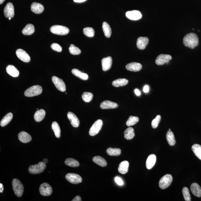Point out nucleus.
I'll use <instances>...</instances> for the list:
<instances>
[{
	"label": "nucleus",
	"mask_w": 201,
	"mask_h": 201,
	"mask_svg": "<svg viewBox=\"0 0 201 201\" xmlns=\"http://www.w3.org/2000/svg\"><path fill=\"white\" fill-rule=\"evenodd\" d=\"M183 44L186 47L193 49L198 45V37L195 33L188 34L184 38Z\"/></svg>",
	"instance_id": "nucleus-1"
},
{
	"label": "nucleus",
	"mask_w": 201,
	"mask_h": 201,
	"mask_svg": "<svg viewBox=\"0 0 201 201\" xmlns=\"http://www.w3.org/2000/svg\"><path fill=\"white\" fill-rule=\"evenodd\" d=\"M12 187L14 193L18 197H21L23 195L24 187L23 184L18 179H14L12 182Z\"/></svg>",
	"instance_id": "nucleus-2"
},
{
	"label": "nucleus",
	"mask_w": 201,
	"mask_h": 201,
	"mask_svg": "<svg viewBox=\"0 0 201 201\" xmlns=\"http://www.w3.org/2000/svg\"><path fill=\"white\" fill-rule=\"evenodd\" d=\"M42 88L41 86L36 85L28 88L24 92L25 96L27 97H33L38 96L42 93Z\"/></svg>",
	"instance_id": "nucleus-3"
},
{
	"label": "nucleus",
	"mask_w": 201,
	"mask_h": 201,
	"mask_svg": "<svg viewBox=\"0 0 201 201\" xmlns=\"http://www.w3.org/2000/svg\"><path fill=\"white\" fill-rule=\"evenodd\" d=\"M46 167L45 164L43 162H39L38 164L30 166L28 171L31 174H35L42 173Z\"/></svg>",
	"instance_id": "nucleus-4"
},
{
	"label": "nucleus",
	"mask_w": 201,
	"mask_h": 201,
	"mask_svg": "<svg viewBox=\"0 0 201 201\" xmlns=\"http://www.w3.org/2000/svg\"><path fill=\"white\" fill-rule=\"evenodd\" d=\"M50 31L52 33L59 35H66L69 33V28L66 27L54 25L50 28Z\"/></svg>",
	"instance_id": "nucleus-5"
},
{
	"label": "nucleus",
	"mask_w": 201,
	"mask_h": 201,
	"mask_svg": "<svg viewBox=\"0 0 201 201\" xmlns=\"http://www.w3.org/2000/svg\"><path fill=\"white\" fill-rule=\"evenodd\" d=\"M173 181V177L171 175L166 174L160 179L159 185V187L162 189L167 188L171 184Z\"/></svg>",
	"instance_id": "nucleus-6"
},
{
	"label": "nucleus",
	"mask_w": 201,
	"mask_h": 201,
	"mask_svg": "<svg viewBox=\"0 0 201 201\" xmlns=\"http://www.w3.org/2000/svg\"><path fill=\"white\" fill-rule=\"evenodd\" d=\"M103 124V121L102 120L99 119L96 120L90 129L89 135L91 136H94L98 134L100 130H101Z\"/></svg>",
	"instance_id": "nucleus-7"
},
{
	"label": "nucleus",
	"mask_w": 201,
	"mask_h": 201,
	"mask_svg": "<svg viewBox=\"0 0 201 201\" xmlns=\"http://www.w3.org/2000/svg\"><path fill=\"white\" fill-rule=\"evenodd\" d=\"M39 192L44 196H49L53 192L51 187L47 183H43L41 185L39 188Z\"/></svg>",
	"instance_id": "nucleus-8"
},
{
	"label": "nucleus",
	"mask_w": 201,
	"mask_h": 201,
	"mask_svg": "<svg viewBox=\"0 0 201 201\" xmlns=\"http://www.w3.org/2000/svg\"><path fill=\"white\" fill-rule=\"evenodd\" d=\"M66 179L71 183L78 184L81 183L82 177L80 175L75 173H68L66 175Z\"/></svg>",
	"instance_id": "nucleus-9"
},
{
	"label": "nucleus",
	"mask_w": 201,
	"mask_h": 201,
	"mask_svg": "<svg viewBox=\"0 0 201 201\" xmlns=\"http://www.w3.org/2000/svg\"><path fill=\"white\" fill-rule=\"evenodd\" d=\"M52 80L57 89L62 92H65L66 90V85L62 79L55 76H53L52 78Z\"/></svg>",
	"instance_id": "nucleus-10"
},
{
	"label": "nucleus",
	"mask_w": 201,
	"mask_h": 201,
	"mask_svg": "<svg viewBox=\"0 0 201 201\" xmlns=\"http://www.w3.org/2000/svg\"><path fill=\"white\" fill-rule=\"evenodd\" d=\"M171 59L172 57L170 55L161 54L157 57L155 63L158 65H162L165 64H168Z\"/></svg>",
	"instance_id": "nucleus-11"
},
{
	"label": "nucleus",
	"mask_w": 201,
	"mask_h": 201,
	"mask_svg": "<svg viewBox=\"0 0 201 201\" xmlns=\"http://www.w3.org/2000/svg\"><path fill=\"white\" fill-rule=\"evenodd\" d=\"M16 55L18 58L24 62H30L31 58L30 55L26 51L22 49H18L16 52Z\"/></svg>",
	"instance_id": "nucleus-12"
},
{
	"label": "nucleus",
	"mask_w": 201,
	"mask_h": 201,
	"mask_svg": "<svg viewBox=\"0 0 201 201\" xmlns=\"http://www.w3.org/2000/svg\"><path fill=\"white\" fill-rule=\"evenodd\" d=\"M125 16L128 19L134 21L138 20L142 17L141 12L136 10L127 11L125 13Z\"/></svg>",
	"instance_id": "nucleus-13"
},
{
	"label": "nucleus",
	"mask_w": 201,
	"mask_h": 201,
	"mask_svg": "<svg viewBox=\"0 0 201 201\" xmlns=\"http://www.w3.org/2000/svg\"><path fill=\"white\" fill-rule=\"evenodd\" d=\"M4 14L6 18H13L14 14V8L13 5L10 2H9L6 4L4 10Z\"/></svg>",
	"instance_id": "nucleus-14"
},
{
	"label": "nucleus",
	"mask_w": 201,
	"mask_h": 201,
	"mask_svg": "<svg viewBox=\"0 0 201 201\" xmlns=\"http://www.w3.org/2000/svg\"><path fill=\"white\" fill-rule=\"evenodd\" d=\"M102 69L104 71H107L112 67V58L110 56L105 57L101 60Z\"/></svg>",
	"instance_id": "nucleus-15"
},
{
	"label": "nucleus",
	"mask_w": 201,
	"mask_h": 201,
	"mask_svg": "<svg viewBox=\"0 0 201 201\" xmlns=\"http://www.w3.org/2000/svg\"><path fill=\"white\" fill-rule=\"evenodd\" d=\"M68 119L73 127H78L80 124V121L77 117L73 113L69 112L67 114Z\"/></svg>",
	"instance_id": "nucleus-16"
},
{
	"label": "nucleus",
	"mask_w": 201,
	"mask_h": 201,
	"mask_svg": "<svg viewBox=\"0 0 201 201\" xmlns=\"http://www.w3.org/2000/svg\"><path fill=\"white\" fill-rule=\"evenodd\" d=\"M149 43V39L147 37H141L138 38L137 41V46L140 50H143L146 48Z\"/></svg>",
	"instance_id": "nucleus-17"
},
{
	"label": "nucleus",
	"mask_w": 201,
	"mask_h": 201,
	"mask_svg": "<svg viewBox=\"0 0 201 201\" xmlns=\"http://www.w3.org/2000/svg\"><path fill=\"white\" fill-rule=\"evenodd\" d=\"M125 67L129 71L138 72L141 71L142 69V65L139 63L132 62L127 64Z\"/></svg>",
	"instance_id": "nucleus-18"
},
{
	"label": "nucleus",
	"mask_w": 201,
	"mask_h": 201,
	"mask_svg": "<svg viewBox=\"0 0 201 201\" xmlns=\"http://www.w3.org/2000/svg\"><path fill=\"white\" fill-rule=\"evenodd\" d=\"M100 107L102 109H114L118 107L117 104L109 100H105L100 104Z\"/></svg>",
	"instance_id": "nucleus-19"
},
{
	"label": "nucleus",
	"mask_w": 201,
	"mask_h": 201,
	"mask_svg": "<svg viewBox=\"0 0 201 201\" xmlns=\"http://www.w3.org/2000/svg\"><path fill=\"white\" fill-rule=\"evenodd\" d=\"M18 137L19 141L23 143L29 142L32 140V137L30 134L24 131L20 132Z\"/></svg>",
	"instance_id": "nucleus-20"
},
{
	"label": "nucleus",
	"mask_w": 201,
	"mask_h": 201,
	"mask_svg": "<svg viewBox=\"0 0 201 201\" xmlns=\"http://www.w3.org/2000/svg\"><path fill=\"white\" fill-rule=\"evenodd\" d=\"M157 157L154 154H151L148 158L146 161V167L148 170L151 169L155 166Z\"/></svg>",
	"instance_id": "nucleus-21"
},
{
	"label": "nucleus",
	"mask_w": 201,
	"mask_h": 201,
	"mask_svg": "<svg viewBox=\"0 0 201 201\" xmlns=\"http://www.w3.org/2000/svg\"><path fill=\"white\" fill-rule=\"evenodd\" d=\"M31 10L32 12L36 14L42 13L44 10V7L40 3L33 2L31 5Z\"/></svg>",
	"instance_id": "nucleus-22"
},
{
	"label": "nucleus",
	"mask_w": 201,
	"mask_h": 201,
	"mask_svg": "<svg viewBox=\"0 0 201 201\" xmlns=\"http://www.w3.org/2000/svg\"><path fill=\"white\" fill-rule=\"evenodd\" d=\"M190 189L193 194L198 197H201V188L197 183H193L190 186Z\"/></svg>",
	"instance_id": "nucleus-23"
},
{
	"label": "nucleus",
	"mask_w": 201,
	"mask_h": 201,
	"mask_svg": "<svg viewBox=\"0 0 201 201\" xmlns=\"http://www.w3.org/2000/svg\"><path fill=\"white\" fill-rule=\"evenodd\" d=\"M6 71L9 75L13 77H17L19 74L18 70L13 65H9L7 66Z\"/></svg>",
	"instance_id": "nucleus-24"
},
{
	"label": "nucleus",
	"mask_w": 201,
	"mask_h": 201,
	"mask_svg": "<svg viewBox=\"0 0 201 201\" xmlns=\"http://www.w3.org/2000/svg\"><path fill=\"white\" fill-rule=\"evenodd\" d=\"M129 163L128 161H125L122 162L118 168V171L120 173L124 174L128 171Z\"/></svg>",
	"instance_id": "nucleus-25"
},
{
	"label": "nucleus",
	"mask_w": 201,
	"mask_h": 201,
	"mask_svg": "<svg viewBox=\"0 0 201 201\" xmlns=\"http://www.w3.org/2000/svg\"><path fill=\"white\" fill-rule=\"evenodd\" d=\"M46 112L44 109H40L37 110L34 115V118L37 122H40L44 119L45 116Z\"/></svg>",
	"instance_id": "nucleus-26"
},
{
	"label": "nucleus",
	"mask_w": 201,
	"mask_h": 201,
	"mask_svg": "<svg viewBox=\"0 0 201 201\" xmlns=\"http://www.w3.org/2000/svg\"><path fill=\"white\" fill-rule=\"evenodd\" d=\"M72 72L75 76L83 80H87L88 79V76L86 73L81 72L80 70L74 69L72 71Z\"/></svg>",
	"instance_id": "nucleus-27"
},
{
	"label": "nucleus",
	"mask_w": 201,
	"mask_h": 201,
	"mask_svg": "<svg viewBox=\"0 0 201 201\" xmlns=\"http://www.w3.org/2000/svg\"><path fill=\"white\" fill-rule=\"evenodd\" d=\"M13 114L11 113H8L5 115L3 117L1 121V126L4 127L8 125L13 118Z\"/></svg>",
	"instance_id": "nucleus-28"
},
{
	"label": "nucleus",
	"mask_w": 201,
	"mask_h": 201,
	"mask_svg": "<svg viewBox=\"0 0 201 201\" xmlns=\"http://www.w3.org/2000/svg\"><path fill=\"white\" fill-rule=\"evenodd\" d=\"M166 139L169 145L173 146L175 144L176 141L173 133L170 130H169L166 134Z\"/></svg>",
	"instance_id": "nucleus-29"
},
{
	"label": "nucleus",
	"mask_w": 201,
	"mask_h": 201,
	"mask_svg": "<svg viewBox=\"0 0 201 201\" xmlns=\"http://www.w3.org/2000/svg\"><path fill=\"white\" fill-rule=\"evenodd\" d=\"M35 31V27L33 24H28L23 29L22 33L25 35H31Z\"/></svg>",
	"instance_id": "nucleus-30"
},
{
	"label": "nucleus",
	"mask_w": 201,
	"mask_h": 201,
	"mask_svg": "<svg viewBox=\"0 0 201 201\" xmlns=\"http://www.w3.org/2000/svg\"><path fill=\"white\" fill-rule=\"evenodd\" d=\"M93 162L96 164L102 167H105L107 166V162L105 159L100 156H96L93 158Z\"/></svg>",
	"instance_id": "nucleus-31"
},
{
	"label": "nucleus",
	"mask_w": 201,
	"mask_h": 201,
	"mask_svg": "<svg viewBox=\"0 0 201 201\" xmlns=\"http://www.w3.org/2000/svg\"><path fill=\"white\" fill-rule=\"evenodd\" d=\"M128 82V80L127 79H118L113 81L112 85L116 87H123V86L127 85Z\"/></svg>",
	"instance_id": "nucleus-32"
},
{
	"label": "nucleus",
	"mask_w": 201,
	"mask_h": 201,
	"mask_svg": "<svg viewBox=\"0 0 201 201\" xmlns=\"http://www.w3.org/2000/svg\"><path fill=\"white\" fill-rule=\"evenodd\" d=\"M135 136L134 129L132 127H129L124 132V137L125 139L129 140L133 139Z\"/></svg>",
	"instance_id": "nucleus-33"
},
{
	"label": "nucleus",
	"mask_w": 201,
	"mask_h": 201,
	"mask_svg": "<svg viewBox=\"0 0 201 201\" xmlns=\"http://www.w3.org/2000/svg\"><path fill=\"white\" fill-rule=\"evenodd\" d=\"M103 29L105 36L107 38H109L112 35V30L109 25L105 22L103 24Z\"/></svg>",
	"instance_id": "nucleus-34"
},
{
	"label": "nucleus",
	"mask_w": 201,
	"mask_h": 201,
	"mask_svg": "<svg viewBox=\"0 0 201 201\" xmlns=\"http://www.w3.org/2000/svg\"><path fill=\"white\" fill-rule=\"evenodd\" d=\"M65 164L66 166L72 167H77L80 166V163L78 161L71 158H68L66 159Z\"/></svg>",
	"instance_id": "nucleus-35"
},
{
	"label": "nucleus",
	"mask_w": 201,
	"mask_h": 201,
	"mask_svg": "<svg viewBox=\"0 0 201 201\" xmlns=\"http://www.w3.org/2000/svg\"><path fill=\"white\" fill-rule=\"evenodd\" d=\"M51 127L56 137L60 138L61 136V130L58 123L56 121H54L52 124Z\"/></svg>",
	"instance_id": "nucleus-36"
},
{
	"label": "nucleus",
	"mask_w": 201,
	"mask_h": 201,
	"mask_svg": "<svg viewBox=\"0 0 201 201\" xmlns=\"http://www.w3.org/2000/svg\"><path fill=\"white\" fill-rule=\"evenodd\" d=\"M191 149L195 155L201 160V145L197 144H194L192 146Z\"/></svg>",
	"instance_id": "nucleus-37"
},
{
	"label": "nucleus",
	"mask_w": 201,
	"mask_h": 201,
	"mask_svg": "<svg viewBox=\"0 0 201 201\" xmlns=\"http://www.w3.org/2000/svg\"><path fill=\"white\" fill-rule=\"evenodd\" d=\"M107 152L109 155L112 156H119L121 154V150L119 148H109Z\"/></svg>",
	"instance_id": "nucleus-38"
},
{
	"label": "nucleus",
	"mask_w": 201,
	"mask_h": 201,
	"mask_svg": "<svg viewBox=\"0 0 201 201\" xmlns=\"http://www.w3.org/2000/svg\"><path fill=\"white\" fill-rule=\"evenodd\" d=\"M139 121V118L137 117L130 116L126 122L127 126L130 127L136 124Z\"/></svg>",
	"instance_id": "nucleus-39"
},
{
	"label": "nucleus",
	"mask_w": 201,
	"mask_h": 201,
	"mask_svg": "<svg viewBox=\"0 0 201 201\" xmlns=\"http://www.w3.org/2000/svg\"><path fill=\"white\" fill-rule=\"evenodd\" d=\"M82 98L86 103H88L92 100L93 95L92 93L89 92H84L82 95Z\"/></svg>",
	"instance_id": "nucleus-40"
},
{
	"label": "nucleus",
	"mask_w": 201,
	"mask_h": 201,
	"mask_svg": "<svg viewBox=\"0 0 201 201\" xmlns=\"http://www.w3.org/2000/svg\"><path fill=\"white\" fill-rule=\"evenodd\" d=\"M83 33L88 37H92L94 36L95 31L94 29L91 27H86L83 30Z\"/></svg>",
	"instance_id": "nucleus-41"
},
{
	"label": "nucleus",
	"mask_w": 201,
	"mask_h": 201,
	"mask_svg": "<svg viewBox=\"0 0 201 201\" xmlns=\"http://www.w3.org/2000/svg\"><path fill=\"white\" fill-rule=\"evenodd\" d=\"M69 51L70 53L73 55H78L81 53V51L80 48L72 44H71L70 46Z\"/></svg>",
	"instance_id": "nucleus-42"
},
{
	"label": "nucleus",
	"mask_w": 201,
	"mask_h": 201,
	"mask_svg": "<svg viewBox=\"0 0 201 201\" xmlns=\"http://www.w3.org/2000/svg\"><path fill=\"white\" fill-rule=\"evenodd\" d=\"M182 193L184 200L186 201H191V196L189 189L187 187H184L182 190Z\"/></svg>",
	"instance_id": "nucleus-43"
},
{
	"label": "nucleus",
	"mask_w": 201,
	"mask_h": 201,
	"mask_svg": "<svg viewBox=\"0 0 201 201\" xmlns=\"http://www.w3.org/2000/svg\"><path fill=\"white\" fill-rule=\"evenodd\" d=\"M161 116L158 115L155 118L152 120L151 123V125L152 128L156 129L158 126V125L161 120Z\"/></svg>",
	"instance_id": "nucleus-44"
},
{
	"label": "nucleus",
	"mask_w": 201,
	"mask_h": 201,
	"mask_svg": "<svg viewBox=\"0 0 201 201\" xmlns=\"http://www.w3.org/2000/svg\"><path fill=\"white\" fill-rule=\"evenodd\" d=\"M51 47L52 49L54 51L60 52L62 51V47L61 46L56 43H54L51 45Z\"/></svg>",
	"instance_id": "nucleus-45"
},
{
	"label": "nucleus",
	"mask_w": 201,
	"mask_h": 201,
	"mask_svg": "<svg viewBox=\"0 0 201 201\" xmlns=\"http://www.w3.org/2000/svg\"><path fill=\"white\" fill-rule=\"evenodd\" d=\"M115 181L116 183L119 186H123L124 184L122 179L120 177H116L115 178Z\"/></svg>",
	"instance_id": "nucleus-46"
},
{
	"label": "nucleus",
	"mask_w": 201,
	"mask_h": 201,
	"mask_svg": "<svg viewBox=\"0 0 201 201\" xmlns=\"http://www.w3.org/2000/svg\"><path fill=\"white\" fill-rule=\"evenodd\" d=\"M149 87L148 85H145L143 87V91L145 93H148L149 91Z\"/></svg>",
	"instance_id": "nucleus-47"
},
{
	"label": "nucleus",
	"mask_w": 201,
	"mask_h": 201,
	"mask_svg": "<svg viewBox=\"0 0 201 201\" xmlns=\"http://www.w3.org/2000/svg\"><path fill=\"white\" fill-rule=\"evenodd\" d=\"M82 199L81 197L79 195H77L75 197L74 199H73L72 201H81Z\"/></svg>",
	"instance_id": "nucleus-48"
},
{
	"label": "nucleus",
	"mask_w": 201,
	"mask_h": 201,
	"mask_svg": "<svg viewBox=\"0 0 201 201\" xmlns=\"http://www.w3.org/2000/svg\"><path fill=\"white\" fill-rule=\"evenodd\" d=\"M134 92H135L136 96H140L141 94V92H140L139 90L137 89H136L134 90Z\"/></svg>",
	"instance_id": "nucleus-49"
},
{
	"label": "nucleus",
	"mask_w": 201,
	"mask_h": 201,
	"mask_svg": "<svg viewBox=\"0 0 201 201\" xmlns=\"http://www.w3.org/2000/svg\"><path fill=\"white\" fill-rule=\"evenodd\" d=\"M86 1H87V0H73V1H74V2L76 3L83 2Z\"/></svg>",
	"instance_id": "nucleus-50"
},
{
	"label": "nucleus",
	"mask_w": 201,
	"mask_h": 201,
	"mask_svg": "<svg viewBox=\"0 0 201 201\" xmlns=\"http://www.w3.org/2000/svg\"><path fill=\"white\" fill-rule=\"evenodd\" d=\"M3 186L2 184H0V192L1 193H2L3 190Z\"/></svg>",
	"instance_id": "nucleus-51"
},
{
	"label": "nucleus",
	"mask_w": 201,
	"mask_h": 201,
	"mask_svg": "<svg viewBox=\"0 0 201 201\" xmlns=\"http://www.w3.org/2000/svg\"><path fill=\"white\" fill-rule=\"evenodd\" d=\"M48 161V160L47 159L45 158L43 159V162L45 164H46V163H47Z\"/></svg>",
	"instance_id": "nucleus-52"
},
{
	"label": "nucleus",
	"mask_w": 201,
	"mask_h": 201,
	"mask_svg": "<svg viewBox=\"0 0 201 201\" xmlns=\"http://www.w3.org/2000/svg\"><path fill=\"white\" fill-rule=\"evenodd\" d=\"M5 0H0V4H2L5 1Z\"/></svg>",
	"instance_id": "nucleus-53"
},
{
	"label": "nucleus",
	"mask_w": 201,
	"mask_h": 201,
	"mask_svg": "<svg viewBox=\"0 0 201 201\" xmlns=\"http://www.w3.org/2000/svg\"><path fill=\"white\" fill-rule=\"evenodd\" d=\"M11 18H10V17L9 18V19L10 20V19H11Z\"/></svg>",
	"instance_id": "nucleus-54"
},
{
	"label": "nucleus",
	"mask_w": 201,
	"mask_h": 201,
	"mask_svg": "<svg viewBox=\"0 0 201 201\" xmlns=\"http://www.w3.org/2000/svg\"><path fill=\"white\" fill-rule=\"evenodd\" d=\"M169 130H170V129H169Z\"/></svg>",
	"instance_id": "nucleus-55"
}]
</instances>
